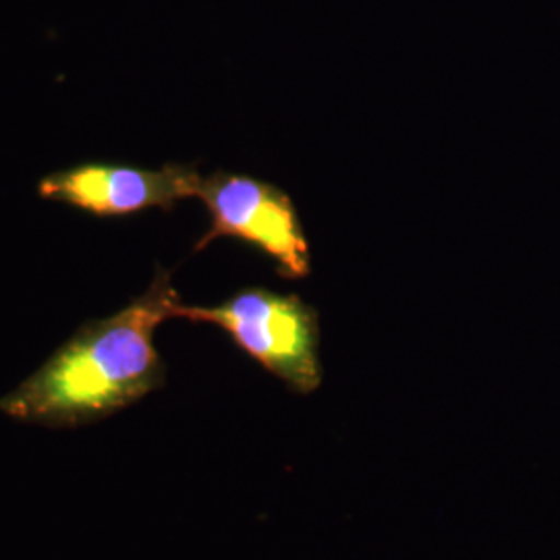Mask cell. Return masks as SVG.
<instances>
[{
	"label": "cell",
	"mask_w": 560,
	"mask_h": 560,
	"mask_svg": "<svg viewBox=\"0 0 560 560\" xmlns=\"http://www.w3.org/2000/svg\"><path fill=\"white\" fill-rule=\"evenodd\" d=\"M196 164L168 162L161 168L85 162L46 175L38 183L42 200L67 203L92 217H131L159 208L171 212L179 201L198 198Z\"/></svg>",
	"instance_id": "cell-4"
},
{
	"label": "cell",
	"mask_w": 560,
	"mask_h": 560,
	"mask_svg": "<svg viewBox=\"0 0 560 560\" xmlns=\"http://www.w3.org/2000/svg\"><path fill=\"white\" fill-rule=\"evenodd\" d=\"M183 305L171 272L159 268L152 284L120 312L90 322L25 382L0 399L15 420L80 423L119 411L164 384L156 328Z\"/></svg>",
	"instance_id": "cell-1"
},
{
	"label": "cell",
	"mask_w": 560,
	"mask_h": 560,
	"mask_svg": "<svg viewBox=\"0 0 560 560\" xmlns=\"http://www.w3.org/2000/svg\"><path fill=\"white\" fill-rule=\"evenodd\" d=\"M177 318L219 326L245 355L300 395L320 388V316L300 295L245 287L219 305H180Z\"/></svg>",
	"instance_id": "cell-2"
},
{
	"label": "cell",
	"mask_w": 560,
	"mask_h": 560,
	"mask_svg": "<svg viewBox=\"0 0 560 560\" xmlns=\"http://www.w3.org/2000/svg\"><path fill=\"white\" fill-rule=\"evenodd\" d=\"M210 226L196 243V252L221 237L256 247L277 264L282 279H305L312 270L310 243L293 200L287 191L266 180L219 171L201 180Z\"/></svg>",
	"instance_id": "cell-3"
}]
</instances>
